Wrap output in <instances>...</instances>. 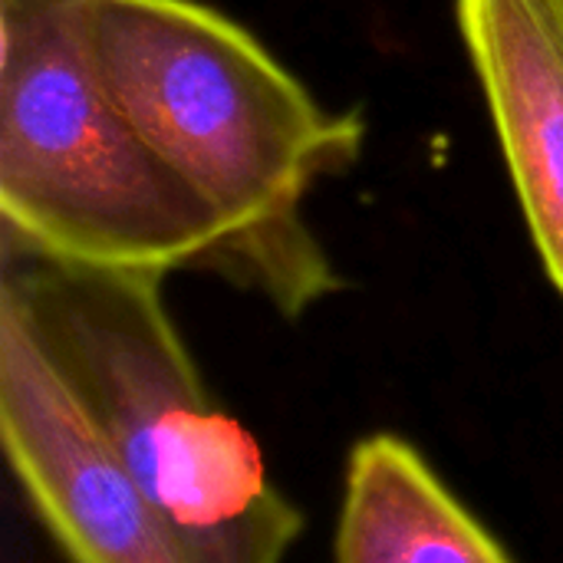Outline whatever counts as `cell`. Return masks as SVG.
Wrapping results in <instances>:
<instances>
[{"label":"cell","instance_id":"6da1fadb","mask_svg":"<svg viewBox=\"0 0 563 563\" xmlns=\"http://www.w3.org/2000/svg\"><path fill=\"white\" fill-rule=\"evenodd\" d=\"M86 53L152 148L224 228L228 280L297 317L340 287L303 198L363 145L244 26L198 0H79Z\"/></svg>","mask_w":563,"mask_h":563},{"label":"cell","instance_id":"7a4b0ae2","mask_svg":"<svg viewBox=\"0 0 563 563\" xmlns=\"http://www.w3.org/2000/svg\"><path fill=\"white\" fill-rule=\"evenodd\" d=\"M0 310L36 343L188 561H287L303 515L274 485L257 439L211 399L158 274L3 238Z\"/></svg>","mask_w":563,"mask_h":563},{"label":"cell","instance_id":"3957f363","mask_svg":"<svg viewBox=\"0 0 563 563\" xmlns=\"http://www.w3.org/2000/svg\"><path fill=\"white\" fill-rule=\"evenodd\" d=\"M76 7L0 0L3 238L112 271H214L218 214L112 99Z\"/></svg>","mask_w":563,"mask_h":563},{"label":"cell","instance_id":"277c9868","mask_svg":"<svg viewBox=\"0 0 563 563\" xmlns=\"http://www.w3.org/2000/svg\"><path fill=\"white\" fill-rule=\"evenodd\" d=\"M0 439L73 563H191L26 330L0 310Z\"/></svg>","mask_w":563,"mask_h":563},{"label":"cell","instance_id":"5b68a950","mask_svg":"<svg viewBox=\"0 0 563 563\" xmlns=\"http://www.w3.org/2000/svg\"><path fill=\"white\" fill-rule=\"evenodd\" d=\"M531 238L563 294V23L551 0H459Z\"/></svg>","mask_w":563,"mask_h":563},{"label":"cell","instance_id":"8992f818","mask_svg":"<svg viewBox=\"0 0 563 563\" xmlns=\"http://www.w3.org/2000/svg\"><path fill=\"white\" fill-rule=\"evenodd\" d=\"M336 563H515L399 435L353 445L336 525Z\"/></svg>","mask_w":563,"mask_h":563},{"label":"cell","instance_id":"52a82bcc","mask_svg":"<svg viewBox=\"0 0 563 563\" xmlns=\"http://www.w3.org/2000/svg\"><path fill=\"white\" fill-rule=\"evenodd\" d=\"M551 7L558 10V16H561V23H563V0H551Z\"/></svg>","mask_w":563,"mask_h":563}]
</instances>
